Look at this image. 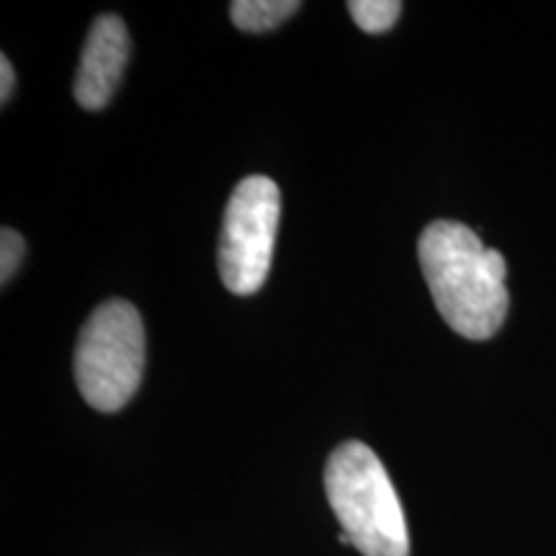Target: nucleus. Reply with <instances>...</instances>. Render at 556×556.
Instances as JSON below:
<instances>
[{
	"instance_id": "nucleus-9",
	"label": "nucleus",
	"mask_w": 556,
	"mask_h": 556,
	"mask_svg": "<svg viewBox=\"0 0 556 556\" xmlns=\"http://www.w3.org/2000/svg\"><path fill=\"white\" fill-rule=\"evenodd\" d=\"M0 83H3V86H0V101L9 103L11 93H13V83H16V75H13V65L5 54L0 58Z\"/></svg>"
},
{
	"instance_id": "nucleus-8",
	"label": "nucleus",
	"mask_w": 556,
	"mask_h": 556,
	"mask_svg": "<svg viewBox=\"0 0 556 556\" xmlns=\"http://www.w3.org/2000/svg\"><path fill=\"white\" fill-rule=\"evenodd\" d=\"M24 238H21L16 229L5 227L3 235H0V281H3V287L16 276L21 261H24Z\"/></svg>"
},
{
	"instance_id": "nucleus-6",
	"label": "nucleus",
	"mask_w": 556,
	"mask_h": 556,
	"mask_svg": "<svg viewBox=\"0 0 556 556\" xmlns=\"http://www.w3.org/2000/svg\"><path fill=\"white\" fill-rule=\"evenodd\" d=\"M299 9H302V3H296V0H235L229 5V16L238 29L261 34L276 29L278 24L294 16Z\"/></svg>"
},
{
	"instance_id": "nucleus-4",
	"label": "nucleus",
	"mask_w": 556,
	"mask_h": 556,
	"mask_svg": "<svg viewBox=\"0 0 556 556\" xmlns=\"http://www.w3.org/2000/svg\"><path fill=\"white\" fill-rule=\"evenodd\" d=\"M281 219V191L266 176H248L229 197L219 235V274L238 296L266 283Z\"/></svg>"
},
{
	"instance_id": "nucleus-5",
	"label": "nucleus",
	"mask_w": 556,
	"mask_h": 556,
	"mask_svg": "<svg viewBox=\"0 0 556 556\" xmlns=\"http://www.w3.org/2000/svg\"><path fill=\"white\" fill-rule=\"evenodd\" d=\"M129 62V34L119 16L106 13L90 26L83 47L78 78H75V101L83 109L99 111L119 88L124 67Z\"/></svg>"
},
{
	"instance_id": "nucleus-1",
	"label": "nucleus",
	"mask_w": 556,
	"mask_h": 556,
	"mask_svg": "<svg viewBox=\"0 0 556 556\" xmlns=\"http://www.w3.org/2000/svg\"><path fill=\"white\" fill-rule=\"evenodd\" d=\"M435 309L451 330L469 340H486L503 328L507 315V263L484 248L475 229L458 222H433L417 242Z\"/></svg>"
},
{
	"instance_id": "nucleus-3",
	"label": "nucleus",
	"mask_w": 556,
	"mask_h": 556,
	"mask_svg": "<svg viewBox=\"0 0 556 556\" xmlns=\"http://www.w3.org/2000/svg\"><path fill=\"white\" fill-rule=\"evenodd\" d=\"M144 371V325L135 304L111 299L88 317L75 348V381L83 400L116 413L135 397Z\"/></svg>"
},
{
	"instance_id": "nucleus-2",
	"label": "nucleus",
	"mask_w": 556,
	"mask_h": 556,
	"mask_svg": "<svg viewBox=\"0 0 556 556\" xmlns=\"http://www.w3.org/2000/svg\"><path fill=\"white\" fill-rule=\"evenodd\" d=\"M325 492L353 548L364 556H409L397 490L366 443L348 441L332 451L325 467Z\"/></svg>"
},
{
	"instance_id": "nucleus-7",
	"label": "nucleus",
	"mask_w": 556,
	"mask_h": 556,
	"mask_svg": "<svg viewBox=\"0 0 556 556\" xmlns=\"http://www.w3.org/2000/svg\"><path fill=\"white\" fill-rule=\"evenodd\" d=\"M348 11L366 34H384L397 24L402 3L397 0H351Z\"/></svg>"
}]
</instances>
